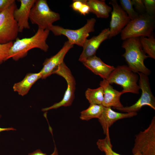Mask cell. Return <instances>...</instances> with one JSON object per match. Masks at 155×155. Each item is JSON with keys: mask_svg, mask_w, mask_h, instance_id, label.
<instances>
[{"mask_svg": "<svg viewBox=\"0 0 155 155\" xmlns=\"http://www.w3.org/2000/svg\"><path fill=\"white\" fill-rule=\"evenodd\" d=\"M50 31L38 28L35 34L29 38H17L11 47L7 60L12 58L15 61L26 57L28 52L34 48H38L46 52L49 46L46 40Z\"/></svg>", "mask_w": 155, "mask_h": 155, "instance_id": "1", "label": "cell"}, {"mask_svg": "<svg viewBox=\"0 0 155 155\" xmlns=\"http://www.w3.org/2000/svg\"><path fill=\"white\" fill-rule=\"evenodd\" d=\"M122 47L125 50V52L122 56L132 71L147 76L150 75V71L144 63V60L148 57L143 50L139 37L131 38L124 40Z\"/></svg>", "mask_w": 155, "mask_h": 155, "instance_id": "2", "label": "cell"}, {"mask_svg": "<svg viewBox=\"0 0 155 155\" xmlns=\"http://www.w3.org/2000/svg\"><path fill=\"white\" fill-rule=\"evenodd\" d=\"M155 16L146 13L139 14L136 18L130 20L121 32V39L124 40L133 37H149L153 34L155 28Z\"/></svg>", "mask_w": 155, "mask_h": 155, "instance_id": "3", "label": "cell"}, {"mask_svg": "<svg viewBox=\"0 0 155 155\" xmlns=\"http://www.w3.org/2000/svg\"><path fill=\"white\" fill-rule=\"evenodd\" d=\"M138 75L126 65L115 67L106 80L110 84H115L121 86L124 93L131 92L139 94L140 87L137 83Z\"/></svg>", "mask_w": 155, "mask_h": 155, "instance_id": "4", "label": "cell"}, {"mask_svg": "<svg viewBox=\"0 0 155 155\" xmlns=\"http://www.w3.org/2000/svg\"><path fill=\"white\" fill-rule=\"evenodd\" d=\"M60 18L59 14L50 9L46 0H36L29 17L32 24L43 29H49L54 22Z\"/></svg>", "mask_w": 155, "mask_h": 155, "instance_id": "5", "label": "cell"}, {"mask_svg": "<svg viewBox=\"0 0 155 155\" xmlns=\"http://www.w3.org/2000/svg\"><path fill=\"white\" fill-rule=\"evenodd\" d=\"M96 20L92 18L87 20L82 27L76 30L64 28L58 26L52 25L49 29L55 36L63 35L66 36L71 44H76L83 47L89 36V33L94 31Z\"/></svg>", "mask_w": 155, "mask_h": 155, "instance_id": "6", "label": "cell"}, {"mask_svg": "<svg viewBox=\"0 0 155 155\" xmlns=\"http://www.w3.org/2000/svg\"><path fill=\"white\" fill-rule=\"evenodd\" d=\"M16 8L15 2L0 12V44L13 42L17 38L18 28L13 17Z\"/></svg>", "mask_w": 155, "mask_h": 155, "instance_id": "7", "label": "cell"}, {"mask_svg": "<svg viewBox=\"0 0 155 155\" xmlns=\"http://www.w3.org/2000/svg\"><path fill=\"white\" fill-rule=\"evenodd\" d=\"M133 154L139 152L142 155H155V117L148 127L135 135Z\"/></svg>", "mask_w": 155, "mask_h": 155, "instance_id": "8", "label": "cell"}, {"mask_svg": "<svg viewBox=\"0 0 155 155\" xmlns=\"http://www.w3.org/2000/svg\"><path fill=\"white\" fill-rule=\"evenodd\" d=\"M55 73L65 79L67 84V88L62 100L59 102L55 103L52 106L43 108L42 110L46 111L56 109L60 107L71 106L74 98V93L75 89V80L71 70L64 62L59 65L55 69L53 74Z\"/></svg>", "mask_w": 155, "mask_h": 155, "instance_id": "9", "label": "cell"}, {"mask_svg": "<svg viewBox=\"0 0 155 155\" xmlns=\"http://www.w3.org/2000/svg\"><path fill=\"white\" fill-rule=\"evenodd\" d=\"M137 73L139 76V86L142 90L140 97L135 103L131 106L115 109L127 113L137 112L143 106H148L155 110V98L151 91L148 76L142 73Z\"/></svg>", "mask_w": 155, "mask_h": 155, "instance_id": "10", "label": "cell"}, {"mask_svg": "<svg viewBox=\"0 0 155 155\" xmlns=\"http://www.w3.org/2000/svg\"><path fill=\"white\" fill-rule=\"evenodd\" d=\"M109 4L113 7L108 37L111 38L121 32L131 20L116 0H110Z\"/></svg>", "mask_w": 155, "mask_h": 155, "instance_id": "11", "label": "cell"}, {"mask_svg": "<svg viewBox=\"0 0 155 155\" xmlns=\"http://www.w3.org/2000/svg\"><path fill=\"white\" fill-rule=\"evenodd\" d=\"M73 46L68 41L65 42L61 49L55 55L46 59L43 65V67L40 71L41 78L45 79L53 74L55 69L64 62L63 60L67 53Z\"/></svg>", "mask_w": 155, "mask_h": 155, "instance_id": "12", "label": "cell"}, {"mask_svg": "<svg viewBox=\"0 0 155 155\" xmlns=\"http://www.w3.org/2000/svg\"><path fill=\"white\" fill-rule=\"evenodd\" d=\"M109 34V28H106L98 35L94 36L90 39H87L82 47L83 50L79 61L82 63L88 58L96 55V51L100 44L108 38Z\"/></svg>", "mask_w": 155, "mask_h": 155, "instance_id": "13", "label": "cell"}, {"mask_svg": "<svg viewBox=\"0 0 155 155\" xmlns=\"http://www.w3.org/2000/svg\"><path fill=\"white\" fill-rule=\"evenodd\" d=\"M137 115V112L121 113L113 110L111 107H104L103 112L98 119L106 136L109 135V129L116 121L123 119L130 118Z\"/></svg>", "mask_w": 155, "mask_h": 155, "instance_id": "14", "label": "cell"}, {"mask_svg": "<svg viewBox=\"0 0 155 155\" xmlns=\"http://www.w3.org/2000/svg\"><path fill=\"white\" fill-rule=\"evenodd\" d=\"M36 0H20V5L13 12V17L17 23L19 32L24 29H29L28 22L30 10Z\"/></svg>", "mask_w": 155, "mask_h": 155, "instance_id": "15", "label": "cell"}, {"mask_svg": "<svg viewBox=\"0 0 155 155\" xmlns=\"http://www.w3.org/2000/svg\"><path fill=\"white\" fill-rule=\"evenodd\" d=\"M100 86L103 89L104 96L102 105L105 107H113L114 109L122 108L123 106L120 101L121 95L124 93L113 88L108 81L103 79L100 81Z\"/></svg>", "mask_w": 155, "mask_h": 155, "instance_id": "16", "label": "cell"}, {"mask_svg": "<svg viewBox=\"0 0 155 155\" xmlns=\"http://www.w3.org/2000/svg\"><path fill=\"white\" fill-rule=\"evenodd\" d=\"M82 63L94 74L105 80L108 79L115 68L113 66L106 64L96 55L88 58Z\"/></svg>", "mask_w": 155, "mask_h": 155, "instance_id": "17", "label": "cell"}, {"mask_svg": "<svg viewBox=\"0 0 155 155\" xmlns=\"http://www.w3.org/2000/svg\"><path fill=\"white\" fill-rule=\"evenodd\" d=\"M40 72L27 74L21 81L15 83L13 88L14 91L22 96L26 94L32 86L39 79L41 78Z\"/></svg>", "mask_w": 155, "mask_h": 155, "instance_id": "18", "label": "cell"}, {"mask_svg": "<svg viewBox=\"0 0 155 155\" xmlns=\"http://www.w3.org/2000/svg\"><path fill=\"white\" fill-rule=\"evenodd\" d=\"M86 3L89 6L90 12L95 14L98 18H106L112 10V8L107 5L105 0H89Z\"/></svg>", "mask_w": 155, "mask_h": 155, "instance_id": "19", "label": "cell"}, {"mask_svg": "<svg viewBox=\"0 0 155 155\" xmlns=\"http://www.w3.org/2000/svg\"><path fill=\"white\" fill-rule=\"evenodd\" d=\"M104 108L102 104H90L87 109L81 112L80 118L87 121L94 118L99 119L103 112Z\"/></svg>", "mask_w": 155, "mask_h": 155, "instance_id": "20", "label": "cell"}, {"mask_svg": "<svg viewBox=\"0 0 155 155\" xmlns=\"http://www.w3.org/2000/svg\"><path fill=\"white\" fill-rule=\"evenodd\" d=\"M85 96L90 104H102L104 93L102 88L100 86L94 89L88 88L85 92Z\"/></svg>", "mask_w": 155, "mask_h": 155, "instance_id": "21", "label": "cell"}, {"mask_svg": "<svg viewBox=\"0 0 155 155\" xmlns=\"http://www.w3.org/2000/svg\"><path fill=\"white\" fill-rule=\"evenodd\" d=\"M143 50L148 55V57L155 59V39L153 35L147 38L139 37Z\"/></svg>", "mask_w": 155, "mask_h": 155, "instance_id": "22", "label": "cell"}, {"mask_svg": "<svg viewBox=\"0 0 155 155\" xmlns=\"http://www.w3.org/2000/svg\"><path fill=\"white\" fill-rule=\"evenodd\" d=\"M121 7L128 15L131 20L137 17L139 14L136 12L133 7L132 1L131 0H120Z\"/></svg>", "mask_w": 155, "mask_h": 155, "instance_id": "23", "label": "cell"}, {"mask_svg": "<svg viewBox=\"0 0 155 155\" xmlns=\"http://www.w3.org/2000/svg\"><path fill=\"white\" fill-rule=\"evenodd\" d=\"M13 42H11L6 44H0V64L7 60L9 50Z\"/></svg>", "mask_w": 155, "mask_h": 155, "instance_id": "24", "label": "cell"}, {"mask_svg": "<svg viewBox=\"0 0 155 155\" xmlns=\"http://www.w3.org/2000/svg\"><path fill=\"white\" fill-rule=\"evenodd\" d=\"M145 7L146 13L148 15L155 16V0H143Z\"/></svg>", "mask_w": 155, "mask_h": 155, "instance_id": "25", "label": "cell"}, {"mask_svg": "<svg viewBox=\"0 0 155 155\" xmlns=\"http://www.w3.org/2000/svg\"><path fill=\"white\" fill-rule=\"evenodd\" d=\"M133 6L139 12V14L144 13L145 11V7L143 0H132Z\"/></svg>", "mask_w": 155, "mask_h": 155, "instance_id": "26", "label": "cell"}, {"mask_svg": "<svg viewBox=\"0 0 155 155\" xmlns=\"http://www.w3.org/2000/svg\"><path fill=\"white\" fill-rule=\"evenodd\" d=\"M96 144L98 149L104 152L105 155H113L106 146L104 139H99Z\"/></svg>", "mask_w": 155, "mask_h": 155, "instance_id": "27", "label": "cell"}, {"mask_svg": "<svg viewBox=\"0 0 155 155\" xmlns=\"http://www.w3.org/2000/svg\"><path fill=\"white\" fill-rule=\"evenodd\" d=\"M106 146L113 155H122L118 154L113 151L112 149V146L111 144L109 136H106L104 139ZM133 155H142L141 154L138 152Z\"/></svg>", "mask_w": 155, "mask_h": 155, "instance_id": "28", "label": "cell"}, {"mask_svg": "<svg viewBox=\"0 0 155 155\" xmlns=\"http://www.w3.org/2000/svg\"><path fill=\"white\" fill-rule=\"evenodd\" d=\"M15 2L14 0H0V12Z\"/></svg>", "mask_w": 155, "mask_h": 155, "instance_id": "29", "label": "cell"}, {"mask_svg": "<svg viewBox=\"0 0 155 155\" xmlns=\"http://www.w3.org/2000/svg\"><path fill=\"white\" fill-rule=\"evenodd\" d=\"M84 3V0H73L70 7L75 11L79 12Z\"/></svg>", "mask_w": 155, "mask_h": 155, "instance_id": "30", "label": "cell"}, {"mask_svg": "<svg viewBox=\"0 0 155 155\" xmlns=\"http://www.w3.org/2000/svg\"><path fill=\"white\" fill-rule=\"evenodd\" d=\"M28 155H47L46 153H43L40 149H37L33 152L28 154ZM49 155H59L58 151L55 145L53 152Z\"/></svg>", "mask_w": 155, "mask_h": 155, "instance_id": "31", "label": "cell"}, {"mask_svg": "<svg viewBox=\"0 0 155 155\" xmlns=\"http://www.w3.org/2000/svg\"><path fill=\"white\" fill-rule=\"evenodd\" d=\"M86 1L87 0H84V3L78 12L81 15H85L90 12V8L86 3Z\"/></svg>", "mask_w": 155, "mask_h": 155, "instance_id": "32", "label": "cell"}, {"mask_svg": "<svg viewBox=\"0 0 155 155\" xmlns=\"http://www.w3.org/2000/svg\"><path fill=\"white\" fill-rule=\"evenodd\" d=\"M1 117L0 115V118ZM16 129L12 127H9L7 128H2L0 127V133L2 131H9L10 130H15Z\"/></svg>", "mask_w": 155, "mask_h": 155, "instance_id": "33", "label": "cell"}]
</instances>
